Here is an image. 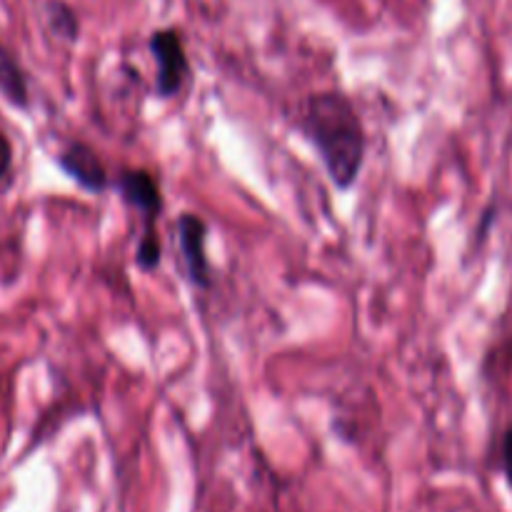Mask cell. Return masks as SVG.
Here are the masks:
<instances>
[{"mask_svg":"<svg viewBox=\"0 0 512 512\" xmlns=\"http://www.w3.org/2000/svg\"><path fill=\"white\" fill-rule=\"evenodd\" d=\"M503 470H505V478L512 485V428L505 430V438H503Z\"/></svg>","mask_w":512,"mask_h":512,"instance_id":"obj_10","label":"cell"},{"mask_svg":"<svg viewBox=\"0 0 512 512\" xmlns=\"http://www.w3.org/2000/svg\"><path fill=\"white\" fill-rule=\"evenodd\" d=\"M115 188L130 208L143 215L145 225H153L163 213V193L155 175H150L148 170H123L115 180Z\"/></svg>","mask_w":512,"mask_h":512,"instance_id":"obj_5","label":"cell"},{"mask_svg":"<svg viewBox=\"0 0 512 512\" xmlns=\"http://www.w3.org/2000/svg\"><path fill=\"white\" fill-rule=\"evenodd\" d=\"M0 95L8 100L15 108H28L30 105V90L25 70L15 60V55L8 48L0 45Z\"/></svg>","mask_w":512,"mask_h":512,"instance_id":"obj_6","label":"cell"},{"mask_svg":"<svg viewBox=\"0 0 512 512\" xmlns=\"http://www.w3.org/2000/svg\"><path fill=\"white\" fill-rule=\"evenodd\" d=\"M205 240H208V225L200 215L183 213L178 218V243L183 253V265L188 280L195 288H210L213 275H210L208 255H205Z\"/></svg>","mask_w":512,"mask_h":512,"instance_id":"obj_3","label":"cell"},{"mask_svg":"<svg viewBox=\"0 0 512 512\" xmlns=\"http://www.w3.org/2000/svg\"><path fill=\"white\" fill-rule=\"evenodd\" d=\"M58 168L68 175L73 183H78L85 193L100 195L108 190L110 178L108 170H105L103 160L98 158L90 145L85 143H68L63 150L58 153Z\"/></svg>","mask_w":512,"mask_h":512,"instance_id":"obj_4","label":"cell"},{"mask_svg":"<svg viewBox=\"0 0 512 512\" xmlns=\"http://www.w3.org/2000/svg\"><path fill=\"white\" fill-rule=\"evenodd\" d=\"M300 128L318 150L335 188H353L365 163V128L353 100L333 90L310 95Z\"/></svg>","mask_w":512,"mask_h":512,"instance_id":"obj_1","label":"cell"},{"mask_svg":"<svg viewBox=\"0 0 512 512\" xmlns=\"http://www.w3.org/2000/svg\"><path fill=\"white\" fill-rule=\"evenodd\" d=\"M150 55L155 60V90H158L160 98H173L183 90L185 80L190 78V63L188 55H185L183 38L175 28H163L155 30L148 40Z\"/></svg>","mask_w":512,"mask_h":512,"instance_id":"obj_2","label":"cell"},{"mask_svg":"<svg viewBox=\"0 0 512 512\" xmlns=\"http://www.w3.org/2000/svg\"><path fill=\"white\" fill-rule=\"evenodd\" d=\"M163 258V248H160V238L155 225H145L143 235H140L138 245H135V265L145 273H153Z\"/></svg>","mask_w":512,"mask_h":512,"instance_id":"obj_8","label":"cell"},{"mask_svg":"<svg viewBox=\"0 0 512 512\" xmlns=\"http://www.w3.org/2000/svg\"><path fill=\"white\" fill-rule=\"evenodd\" d=\"M10 163H13V148H10V140L0 133V180L10 170Z\"/></svg>","mask_w":512,"mask_h":512,"instance_id":"obj_9","label":"cell"},{"mask_svg":"<svg viewBox=\"0 0 512 512\" xmlns=\"http://www.w3.org/2000/svg\"><path fill=\"white\" fill-rule=\"evenodd\" d=\"M45 18H48L50 30L60 40H65V43H75L78 40L80 20L68 3H63V0H50L48 8H45Z\"/></svg>","mask_w":512,"mask_h":512,"instance_id":"obj_7","label":"cell"}]
</instances>
